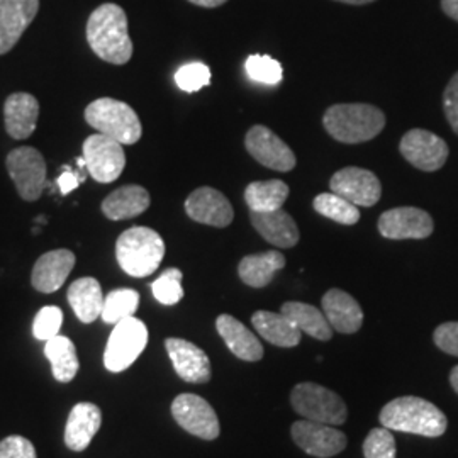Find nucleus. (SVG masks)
<instances>
[{"label": "nucleus", "mask_w": 458, "mask_h": 458, "mask_svg": "<svg viewBox=\"0 0 458 458\" xmlns=\"http://www.w3.org/2000/svg\"><path fill=\"white\" fill-rule=\"evenodd\" d=\"M87 41L100 60L126 65L132 56L126 13L115 4H102L89 17Z\"/></svg>", "instance_id": "f257e3e1"}, {"label": "nucleus", "mask_w": 458, "mask_h": 458, "mask_svg": "<svg viewBox=\"0 0 458 458\" xmlns=\"http://www.w3.org/2000/svg\"><path fill=\"white\" fill-rule=\"evenodd\" d=\"M380 423L391 431L438 438L446 431V416L433 403L406 395L397 397L380 411Z\"/></svg>", "instance_id": "f03ea898"}, {"label": "nucleus", "mask_w": 458, "mask_h": 458, "mask_svg": "<svg viewBox=\"0 0 458 458\" xmlns=\"http://www.w3.org/2000/svg\"><path fill=\"white\" fill-rule=\"evenodd\" d=\"M323 124L336 141L355 145L378 136L386 126V114L370 104H336L325 113Z\"/></svg>", "instance_id": "7ed1b4c3"}, {"label": "nucleus", "mask_w": 458, "mask_h": 458, "mask_svg": "<svg viewBox=\"0 0 458 458\" xmlns=\"http://www.w3.org/2000/svg\"><path fill=\"white\" fill-rule=\"evenodd\" d=\"M164 257V238L155 229L134 226L117 238L115 259L119 267L131 277L151 276L157 272Z\"/></svg>", "instance_id": "20e7f679"}, {"label": "nucleus", "mask_w": 458, "mask_h": 458, "mask_svg": "<svg viewBox=\"0 0 458 458\" xmlns=\"http://www.w3.org/2000/svg\"><path fill=\"white\" fill-rule=\"evenodd\" d=\"M85 121L121 145H134L143 134L141 121L134 109L115 98H104L90 102L85 109Z\"/></svg>", "instance_id": "39448f33"}, {"label": "nucleus", "mask_w": 458, "mask_h": 458, "mask_svg": "<svg viewBox=\"0 0 458 458\" xmlns=\"http://www.w3.org/2000/svg\"><path fill=\"white\" fill-rule=\"evenodd\" d=\"M291 404L299 416L325 425H344L348 418L344 399L314 382L297 384L291 393Z\"/></svg>", "instance_id": "423d86ee"}, {"label": "nucleus", "mask_w": 458, "mask_h": 458, "mask_svg": "<svg viewBox=\"0 0 458 458\" xmlns=\"http://www.w3.org/2000/svg\"><path fill=\"white\" fill-rule=\"evenodd\" d=\"M148 344V327L138 318H128L114 325L106 344L104 365L109 372L119 374L130 369Z\"/></svg>", "instance_id": "0eeeda50"}, {"label": "nucleus", "mask_w": 458, "mask_h": 458, "mask_svg": "<svg viewBox=\"0 0 458 458\" xmlns=\"http://www.w3.org/2000/svg\"><path fill=\"white\" fill-rule=\"evenodd\" d=\"M7 172L24 200L34 202L41 197L47 187V162L36 148L13 149L7 157Z\"/></svg>", "instance_id": "6e6552de"}, {"label": "nucleus", "mask_w": 458, "mask_h": 458, "mask_svg": "<svg viewBox=\"0 0 458 458\" xmlns=\"http://www.w3.org/2000/svg\"><path fill=\"white\" fill-rule=\"evenodd\" d=\"M83 160L89 175L100 183L117 181L126 166V155L123 145L102 132L92 134L85 140Z\"/></svg>", "instance_id": "1a4fd4ad"}, {"label": "nucleus", "mask_w": 458, "mask_h": 458, "mask_svg": "<svg viewBox=\"0 0 458 458\" xmlns=\"http://www.w3.org/2000/svg\"><path fill=\"white\" fill-rule=\"evenodd\" d=\"M172 416L187 433L200 440L213 442L219 433L221 425L213 406L196 394H181L172 403Z\"/></svg>", "instance_id": "9d476101"}, {"label": "nucleus", "mask_w": 458, "mask_h": 458, "mask_svg": "<svg viewBox=\"0 0 458 458\" xmlns=\"http://www.w3.org/2000/svg\"><path fill=\"white\" fill-rule=\"evenodd\" d=\"M291 433L295 445L308 455L316 458L335 457L344 452L348 442L344 431L310 420L295 421Z\"/></svg>", "instance_id": "9b49d317"}, {"label": "nucleus", "mask_w": 458, "mask_h": 458, "mask_svg": "<svg viewBox=\"0 0 458 458\" xmlns=\"http://www.w3.org/2000/svg\"><path fill=\"white\" fill-rule=\"evenodd\" d=\"M331 192L344 197L355 206H376L382 196V183L376 174L359 166L338 170L329 181Z\"/></svg>", "instance_id": "f8f14e48"}, {"label": "nucleus", "mask_w": 458, "mask_h": 458, "mask_svg": "<svg viewBox=\"0 0 458 458\" xmlns=\"http://www.w3.org/2000/svg\"><path fill=\"white\" fill-rule=\"evenodd\" d=\"M401 155L423 172L440 170L448 158V145L445 140L426 131V130H411L401 140Z\"/></svg>", "instance_id": "ddd939ff"}, {"label": "nucleus", "mask_w": 458, "mask_h": 458, "mask_svg": "<svg viewBox=\"0 0 458 458\" xmlns=\"http://www.w3.org/2000/svg\"><path fill=\"white\" fill-rule=\"evenodd\" d=\"M245 147L259 164L277 172H291L297 162L294 151L267 126L259 124L246 132Z\"/></svg>", "instance_id": "4468645a"}, {"label": "nucleus", "mask_w": 458, "mask_h": 458, "mask_svg": "<svg viewBox=\"0 0 458 458\" xmlns=\"http://www.w3.org/2000/svg\"><path fill=\"white\" fill-rule=\"evenodd\" d=\"M378 233L387 240H425L435 225L429 214L418 208H395L378 217Z\"/></svg>", "instance_id": "2eb2a0df"}, {"label": "nucleus", "mask_w": 458, "mask_h": 458, "mask_svg": "<svg viewBox=\"0 0 458 458\" xmlns=\"http://www.w3.org/2000/svg\"><path fill=\"white\" fill-rule=\"evenodd\" d=\"M165 348L182 380L189 384H206L211 380V360L197 344L182 338H168L165 342Z\"/></svg>", "instance_id": "dca6fc26"}, {"label": "nucleus", "mask_w": 458, "mask_h": 458, "mask_svg": "<svg viewBox=\"0 0 458 458\" xmlns=\"http://www.w3.org/2000/svg\"><path fill=\"white\" fill-rule=\"evenodd\" d=\"M185 213L197 223L214 228H226L234 217L228 197L213 187H200L187 197Z\"/></svg>", "instance_id": "f3484780"}, {"label": "nucleus", "mask_w": 458, "mask_h": 458, "mask_svg": "<svg viewBox=\"0 0 458 458\" xmlns=\"http://www.w3.org/2000/svg\"><path fill=\"white\" fill-rule=\"evenodd\" d=\"M39 11V0H0V55L14 48Z\"/></svg>", "instance_id": "a211bd4d"}, {"label": "nucleus", "mask_w": 458, "mask_h": 458, "mask_svg": "<svg viewBox=\"0 0 458 458\" xmlns=\"http://www.w3.org/2000/svg\"><path fill=\"white\" fill-rule=\"evenodd\" d=\"M75 255L73 251L60 248L53 250L38 259L34 263L31 284L38 293L51 294L64 287L66 278L70 276L72 268L75 267Z\"/></svg>", "instance_id": "6ab92c4d"}, {"label": "nucleus", "mask_w": 458, "mask_h": 458, "mask_svg": "<svg viewBox=\"0 0 458 458\" xmlns=\"http://www.w3.org/2000/svg\"><path fill=\"white\" fill-rule=\"evenodd\" d=\"M323 312L327 323L338 333L352 335L363 325V311L360 304L342 289H331L323 295Z\"/></svg>", "instance_id": "aec40b11"}, {"label": "nucleus", "mask_w": 458, "mask_h": 458, "mask_svg": "<svg viewBox=\"0 0 458 458\" xmlns=\"http://www.w3.org/2000/svg\"><path fill=\"white\" fill-rule=\"evenodd\" d=\"M102 425V411L92 403L75 404L66 420L65 445L72 452H83Z\"/></svg>", "instance_id": "412c9836"}, {"label": "nucleus", "mask_w": 458, "mask_h": 458, "mask_svg": "<svg viewBox=\"0 0 458 458\" xmlns=\"http://www.w3.org/2000/svg\"><path fill=\"white\" fill-rule=\"evenodd\" d=\"M216 329L231 353L240 360L259 361L263 359V346L248 327L229 314H221L216 319Z\"/></svg>", "instance_id": "4be33fe9"}, {"label": "nucleus", "mask_w": 458, "mask_h": 458, "mask_svg": "<svg viewBox=\"0 0 458 458\" xmlns=\"http://www.w3.org/2000/svg\"><path fill=\"white\" fill-rule=\"evenodd\" d=\"M38 117L39 102L31 94L17 92L9 96L4 104L5 130L14 140H28L36 130Z\"/></svg>", "instance_id": "5701e85b"}, {"label": "nucleus", "mask_w": 458, "mask_h": 458, "mask_svg": "<svg viewBox=\"0 0 458 458\" xmlns=\"http://www.w3.org/2000/svg\"><path fill=\"white\" fill-rule=\"evenodd\" d=\"M250 221L253 228L260 233L270 245L277 248H293L299 243V229L291 214L277 209L272 213L250 214Z\"/></svg>", "instance_id": "b1692460"}, {"label": "nucleus", "mask_w": 458, "mask_h": 458, "mask_svg": "<svg viewBox=\"0 0 458 458\" xmlns=\"http://www.w3.org/2000/svg\"><path fill=\"white\" fill-rule=\"evenodd\" d=\"M151 204L147 189L140 185H126L104 199L102 213L111 221L132 219L145 213Z\"/></svg>", "instance_id": "393cba45"}, {"label": "nucleus", "mask_w": 458, "mask_h": 458, "mask_svg": "<svg viewBox=\"0 0 458 458\" xmlns=\"http://www.w3.org/2000/svg\"><path fill=\"white\" fill-rule=\"evenodd\" d=\"M251 325L268 344L280 348H294L301 344V331L282 312L257 311L251 316Z\"/></svg>", "instance_id": "a878e982"}, {"label": "nucleus", "mask_w": 458, "mask_h": 458, "mask_svg": "<svg viewBox=\"0 0 458 458\" xmlns=\"http://www.w3.org/2000/svg\"><path fill=\"white\" fill-rule=\"evenodd\" d=\"M68 302L82 323H94L100 318L104 308V294L100 284L94 277L75 280L68 289Z\"/></svg>", "instance_id": "bb28decb"}, {"label": "nucleus", "mask_w": 458, "mask_h": 458, "mask_svg": "<svg viewBox=\"0 0 458 458\" xmlns=\"http://www.w3.org/2000/svg\"><path fill=\"white\" fill-rule=\"evenodd\" d=\"M284 267L285 257L280 251H265L245 257L238 265V276L246 285L262 289L274 280V276Z\"/></svg>", "instance_id": "cd10ccee"}, {"label": "nucleus", "mask_w": 458, "mask_h": 458, "mask_svg": "<svg viewBox=\"0 0 458 458\" xmlns=\"http://www.w3.org/2000/svg\"><path fill=\"white\" fill-rule=\"evenodd\" d=\"M280 312L287 316L301 333H306L319 342H329L333 338V327L327 323L325 312L304 302H285Z\"/></svg>", "instance_id": "c85d7f7f"}, {"label": "nucleus", "mask_w": 458, "mask_h": 458, "mask_svg": "<svg viewBox=\"0 0 458 458\" xmlns=\"http://www.w3.org/2000/svg\"><path fill=\"white\" fill-rule=\"evenodd\" d=\"M45 357L48 359L51 363V372L53 377L66 384V382H72L79 369H81V361H79V355H77V348L73 342L66 336H55L51 338L45 344Z\"/></svg>", "instance_id": "c756f323"}, {"label": "nucleus", "mask_w": 458, "mask_h": 458, "mask_svg": "<svg viewBox=\"0 0 458 458\" xmlns=\"http://www.w3.org/2000/svg\"><path fill=\"white\" fill-rule=\"evenodd\" d=\"M289 197V185L282 181L251 182L245 200L253 213H272L282 209Z\"/></svg>", "instance_id": "7c9ffc66"}, {"label": "nucleus", "mask_w": 458, "mask_h": 458, "mask_svg": "<svg viewBox=\"0 0 458 458\" xmlns=\"http://www.w3.org/2000/svg\"><path fill=\"white\" fill-rule=\"evenodd\" d=\"M314 209L331 221H336L344 226L357 225L360 221L359 206L352 204L344 197L335 192H325L314 199Z\"/></svg>", "instance_id": "2f4dec72"}, {"label": "nucleus", "mask_w": 458, "mask_h": 458, "mask_svg": "<svg viewBox=\"0 0 458 458\" xmlns=\"http://www.w3.org/2000/svg\"><path fill=\"white\" fill-rule=\"evenodd\" d=\"M140 306V294L132 289H115L104 297L102 321L107 325H117L123 319L132 318Z\"/></svg>", "instance_id": "473e14b6"}, {"label": "nucleus", "mask_w": 458, "mask_h": 458, "mask_svg": "<svg viewBox=\"0 0 458 458\" xmlns=\"http://www.w3.org/2000/svg\"><path fill=\"white\" fill-rule=\"evenodd\" d=\"M246 73L251 81L265 83V85H277L284 79V70L277 60L267 55H251L246 58Z\"/></svg>", "instance_id": "72a5a7b5"}, {"label": "nucleus", "mask_w": 458, "mask_h": 458, "mask_svg": "<svg viewBox=\"0 0 458 458\" xmlns=\"http://www.w3.org/2000/svg\"><path fill=\"white\" fill-rule=\"evenodd\" d=\"M182 278L183 274L179 268L165 270L164 274L151 284V293L155 299L164 306H175L177 302H181L183 297Z\"/></svg>", "instance_id": "f704fd0d"}, {"label": "nucleus", "mask_w": 458, "mask_h": 458, "mask_svg": "<svg viewBox=\"0 0 458 458\" xmlns=\"http://www.w3.org/2000/svg\"><path fill=\"white\" fill-rule=\"evenodd\" d=\"M363 455L365 458H395V438L393 431L386 426L374 428L363 442Z\"/></svg>", "instance_id": "c9c22d12"}, {"label": "nucleus", "mask_w": 458, "mask_h": 458, "mask_svg": "<svg viewBox=\"0 0 458 458\" xmlns=\"http://www.w3.org/2000/svg\"><path fill=\"white\" fill-rule=\"evenodd\" d=\"M62 325H64V311L56 306H45L34 318V338L48 342L60 335Z\"/></svg>", "instance_id": "e433bc0d"}, {"label": "nucleus", "mask_w": 458, "mask_h": 458, "mask_svg": "<svg viewBox=\"0 0 458 458\" xmlns=\"http://www.w3.org/2000/svg\"><path fill=\"white\" fill-rule=\"evenodd\" d=\"M175 82L183 92H197L211 83V68L200 62L187 64L177 70Z\"/></svg>", "instance_id": "4c0bfd02"}, {"label": "nucleus", "mask_w": 458, "mask_h": 458, "mask_svg": "<svg viewBox=\"0 0 458 458\" xmlns=\"http://www.w3.org/2000/svg\"><path fill=\"white\" fill-rule=\"evenodd\" d=\"M0 458H38V454L28 438L13 435L0 442Z\"/></svg>", "instance_id": "58836bf2"}, {"label": "nucleus", "mask_w": 458, "mask_h": 458, "mask_svg": "<svg viewBox=\"0 0 458 458\" xmlns=\"http://www.w3.org/2000/svg\"><path fill=\"white\" fill-rule=\"evenodd\" d=\"M435 344L452 357H458V321L443 323L433 333Z\"/></svg>", "instance_id": "ea45409f"}, {"label": "nucleus", "mask_w": 458, "mask_h": 458, "mask_svg": "<svg viewBox=\"0 0 458 458\" xmlns=\"http://www.w3.org/2000/svg\"><path fill=\"white\" fill-rule=\"evenodd\" d=\"M443 109L448 124L458 134V72L452 77L443 94Z\"/></svg>", "instance_id": "a19ab883"}, {"label": "nucleus", "mask_w": 458, "mask_h": 458, "mask_svg": "<svg viewBox=\"0 0 458 458\" xmlns=\"http://www.w3.org/2000/svg\"><path fill=\"white\" fill-rule=\"evenodd\" d=\"M87 175H89V170H87V168L79 166V170H72V168L66 166L65 172L56 179V185H58L60 192H62L64 196H66V194L73 192V191L85 181Z\"/></svg>", "instance_id": "79ce46f5"}, {"label": "nucleus", "mask_w": 458, "mask_h": 458, "mask_svg": "<svg viewBox=\"0 0 458 458\" xmlns=\"http://www.w3.org/2000/svg\"><path fill=\"white\" fill-rule=\"evenodd\" d=\"M442 9L446 16L458 22V0H442Z\"/></svg>", "instance_id": "37998d69"}, {"label": "nucleus", "mask_w": 458, "mask_h": 458, "mask_svg": "<svg viewBox=\"0 0 458 458\" xmlns=\"http://www.w3.org/2000/svg\"><path fill=\"white\" fill-rule=\"evenodd\" d=\"M192 4H196L199 7H206V9H214V7H219L223 4H226L228 0H189Z\"/></svg>", "instance_id": "c03bdc74"}, {"label": "nucleus", "mask_w": 458, "mask_h": 458, "mask_svg": "<svg viewBox=\"0 0 458 458\" xmlns=\"http://www.w3.org/2000/svg\"><path fill=\"white\" fill-rule=\"evenodd\" d=\"M450 384H452L454 391L458 394V365L457 367H454L452 372H450Z\"/></svg>", "instance_id": "a18cd8bd"}, {"label": "nucleus", "mask_w": 458, "mask_h": 458, "mask_svg": "<svg viewBox=\"0 0 458 458\" xmlns=\"http://www.w3.org/2000/svg\"><path fill=\"white\" fill-rule=\"evenodd\" d=\"M336 2H344V4H352V5H363V4H370L374 0H336Z\"/></svg>", "instance_id": "49530a36"}]
</instances>
